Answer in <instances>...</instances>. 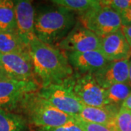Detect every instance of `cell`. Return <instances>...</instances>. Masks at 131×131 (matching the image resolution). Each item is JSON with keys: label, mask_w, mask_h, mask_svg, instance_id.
Here are the masks:
<instances>
[{"label": "cell", "mask_w": 131, "mask_h": 131, "mask_svg": "<svg viewBox=\"0 0 131 131\" xmlns=\"http://www.w3.org/2000/svg\"><path fill=\"white\" fill-rule=\"evenodd\" d=\"M29 54L36 80L41 88L61 83L74 74L66 54L57 47L36 39L29 44Z\"/></svg>", "instance_id": "6da1fadb"}, {"label": "cell", "mask_w": 131, "mask_h": 131, "mask_svg": "<svg viewBox=\"0 0 131 131\" xmlns=\"http://www.w3.org/2000/svg\"><path fill=\"white\" fill-rule=\"evenodd\" d=\"M76 14L62 7H44L36 11L34 28L38 39L56 47L77 24Z\"/></svg>", "instance_id": "7a4b0ae2"}, {"label": "cell", "mask_w": 131, "mask_h": 131, "mask_svg": "<svg viewBox=\"0 0 131 131\" xmlns=\"http://www.w3.org/2000/svg\"><path fill=\"white\" fill-rule=\"evenodd\" d=\"M38 91L28 94L18 108L26 121L37 127L61 126L74 121L76 117L57 109L42 98Z\"/></svg>", "instance_id": "3957f363"}, {"label": "cell", "mask_w": 131, "mask_h": 131, "mask_svg": "<svg viewBox=\"0 0 131 131\" xmlns=\"http://www.w3.org/2000/svg\"><path fill=\"white\" fill-rule=\"evenodd\" d=\"M38 92L57 109L73 117H77L84 106L73 90V76L61 83L42 87Z\"/></svg>", "instance_id": "277c9868"}, {"label": "cell", "mask_w": 131, "mask_h": 131, "mask_svg": "<svg viewBox=\"0 0 131 131\" xmlns=\"http://www.w3.org/2000/svg\"><path fill=\"white\" fill-rule=\"evenodd\" d=\"M78 21L101 38L119 30L122 26L120 15L101 5L80 15Z\"/></svg>", "instance_id": "5b68a950"}, {"label": "cell", "mask_w": 131, "mask_h": 131, "mask_svg": "<svg viewBox=\"0 0 131 131\" xmlns=\"http://www.w3.org/2000/svg\"><path fill=\"white\" fill-rule=\"evenodd\" d=\"M41 85L37 81H19L7 79L0 81V108L12 112L18 108L24 98L37 92Z\"/></svg>", "instance_id": "8992f818"}, {"label": "cell", "mask_w": 131, "mask_h": 131, "mask_svg": "<svg viewBox=\"0 0 131 131\" xmlns=\"http://www.w3.org/2000/svg\"><path fill=\"white\" fill-rule=\"evenodd\" d=\"M73 90L84 106L99 107L108 105L106 90L98 84L93 74H74Z\"/></svg>", "instance_id": "52a82bcc"}, {"label": "cell", "mask_w": 131, "mask_h": 131, "mask_svg": "<svg viewBox=\"0 0 131 131\" xmlns=\"http://www.w3.org/2000/svg\"><path fill=\"white\" fill-rule=\"evenodd\" d=\"M101 39L77 21L74 28L58 44L57 47L67 52L99 50Z\"/></svg>", "instance_id": "ba28073f"}, {"label": "cell", "mask_w": 131, "mask_h": 131, "mask_svg": "<svg viewBox=\"0 0 131 131\" xmlns=\"http://www.w3.org/2000/svg\"><path fill=\"white\" fill-rule=\"evenodd\" d=\"M0 67L13 80L37 81L29 51L1 54Z\"/></svg>", "instance_id": "9c48e42d"}, {"label": "cell", "mask_w": 131, "mask_h": 131, "mask_svg": "<svg viewBox=\"0 0 131 131\" xmlns=\"http://www.w3.org/2000/svg\"><path fill=\"white\" fill-rule=\"evenodd\" d=\"M15 31L27 45L36 39L34 21L36 9L31 1H14Z\"/></svg>", "instance_id": "30bf717a"}, {"label": "cell", "mask_w": 131, "mask_h": 131, "mask_svg": "<svg viewBox=\"0 0 131 131\" xmlns=\"http://www.w3.org/2000/svg\"><path fill=\"white\" fill-rule=\"evenodd\" d=\"M100 52L108 61L130 59L131 47L121 28L101 39Z\"/></svg>", "instance_id": "8fae6325"}, {"label": "cell", "mask_w": 131, "mask_h": 131, "mask_svg": "<svg viewBox=\"0 0 131 131\" xmlns=\"http://www.w3.org/2000/svg\"><path fill=\"white\" fill-rule=\"evenodd\" d=\"M130 59L108 61L101 69L94 73V78L104 89L113 84L127 82Z\"/></svg>", "instance_id": "7c38bea8"}, {"label": "cell", "mask_w": 131, "mask_h": 131, "mask_svg": "<svg viewBox=\"0 0 131 131\" xmlns=\"http://www.w3.org/2000/svg\"><path fill=\"white\" fill-rule=\"evenodd\" d=\"M69 64L78 74H93L101 69L108 61L100 50L66 52Z\"/></svg>", "instance_id": "4fadbf2b"}, {"label": "cell", "mask_w": 131, "mask_h": 131, "mask_svg": "<svg viewBox=\"0 0 131 131\" xmlns=\"http://www.w3.org/2000/svg\"><path fill=\"white\" fill-rule=\"evenodd\" d=\"M120 107L115 105L99 107L83 106L80 113L76 117L84 122L102 125L114 130L115 119Z\"/></svg>", "instance_id": "5bb4252c"}, {"label": "cell", "mask_w": 131, "mask_h": 131, "mask_svg": "<svg viewBox=\"0 0 131 131\" xmlns=\"http://www.w3.org/2000/svg\"><path fill=\"white\" fill-rule=\"evenodd\" d=\"M29 51V46L16 31H0V53L10 54Z\"/></svg>", "instance_id": "9a60e30c"}, {"label": "cell", "mask_w": 131, "mask_h": 131, "mask_svg": "<svg viewBox=\"0 0 131 131\" xmlns=\"http://www.w3.org/2000/svg\"><path fill=\"white\" fill-rule=\"evenodd\" d=\"M26 122L24 116L0 108V131H26Z\"/></svg>", "instance_id": "2e32d148"}, {"label": "cell", "mask_w": 131, "mask_h": 131, "mask_svg": "<svg viewBox=\"0 0 131 131\" xmlns=\"http://www.w3.org/2000/svg\"><path fill=\"white\" fill-rule=\"evenodd\" d=\"M108 105L121 106L122 103L131 94V87L127 82L113 84L105 89Z\"/></svg>", "instance_id": "e0dca14e"}, {"label": "cell", "mask_w": 131, "mask_h": 131, "mask_svg": "<svg viewBox=\"0 0 131 131\" xmlns=\"http://www.w3.org/2000/svg\"><path fill=\"white\" fill-rule=\"evenodd\" d=\"M51 2L54 5L62 7L65 9L82 15L100 5L98 0H52Z\"/></svg>", "instance_id": "ac0fdd59"}, {"label": "cell", "mask_w": 131, "mask_h": 131, "mask_svg": "<svg viewBox=\"0 0 131 131\" xmlns=\"http://www.w3.org/2000/svg\"><path fill=\"white\" fill-rule=\"evenodd\" d=\"M0 31H15L14 1L5 0L0 5Z\"/></svg>", "instance_id": "d6986e66"}, {"label": "cell", "mask_w": 131, "mask_h": 131, "mask_svg": "<svg viewBox=\"0 0 131 131\" xmlns=\"http://www.w3.org/2000/svg\"><path fill=\"white\" fill-rule=\"evenodd\" d=\"M115 131H131V112L120 107L114 122Z\"/></svg>", "instance_id": "ffe728a7"}, {"label": "cell", "mask_w": 131, "mask_h": 131, "mask_svg": "<svg viewBox=\"0 0 131 131\" xmlns=\"http://www.w3.org/2000/svg\"><path fill=\"white\" fill-rule=\"evenodd\" d=\"M100 5L107 7L119 14H122L131 6V0H102Z\"/></svg>", "instance_id": "44dd1931"}, {"label": "cell", "mask_w": 131, "mask_h": 131, "mask_svg": "<svg viewBox=\"0 0 131 131\" xmlns=\"http://www.w3.org/2000/svg\"><path fill=\"white\" fill-rule=\"evenodd\" d=\"M75 122L83 131H115L112 127L102 125L84 122L77 117H75Z\"/></svg>", "instance_id": "7402d4cb"}, {"label": "cell", "mask_w": 131, "mask_h": 131, "mask_svg": "<svg viewBox=\"0 0 131 131\" xmlns=\"http://www.w3.org/2000/svg\"><path fill=\"white\" fill-rule=\"evenodd\" d=\"M37 131H83L74 121L68 122L61 126L38 127Z\"/></svg>", "instance_id": "603a6c76"}, {"label": "cell", "mask_w": 131, "mask_h": 131, "mask_svg": "<svg viewBox=\"0 0 131 131\" xmlns=\"http://www.w3.org/2000/svg\"><path fill=\"white\" fill-rule=\"evenodd\" d=\"M122 26H131V6L120 14Z\"/></svg>", "instance_id": "cb8c5ba5"}, {"label": "cell", "mask_w": 131, "mask_h": 131, "mask_svg": "<svg viewBox=\"0 0 131 131\" xmlns=\"http://www.w3.org/2000/svg\"><path fill=\"white\" fill-rule=\"evenodd\" d=\"M121 31L131 47V26H122Z\"/></svg>", "instance_id": "d4e9b609"}, {"label": "cell", "mask_w": 131, "mask_h": 131, "mask_svg": "<svg viewBox=\"0 0 131 131\" xmlns=\"http://www.w3.org/2000/svg\"><path fill=\"white\" fill-rule=\"evenodd\" d=\"M121 106L131 112V94L127 98L126 100L122 103Z\"/></svg>", "instance_id": "484cf974"}, {"label": "cell", "mask_w": 131, "mask_h": 131, "mask_svg": "<svg viewBox=\"0 0 131 131\" xmlns=\"http://www.w3.org/2000/svg\"><path fill=\"white\" fill-rule=\"evenodd\" d=\"M7 79H11V78H9V77L6 74L5 71L0 67V81L7 80Z\"/></svg>", "instance_id": "4316f807"}, {"label": "cell", "mask_w": 131, "mask_h": 131, "mask_svg": "<svg viewBox=\"0 0 131 131\" xmlns=\"http://www.w3.org/2000/svg\"><path fill=\"white\" fill-rule=\"evenodd\" d=\"M127 83L130 85L131 87V58L129 63V69H128V81Z\"/></svg>", "instance_id": "83f0119b"}, {"label": "cell", "mask_w": 131, "mask_h": 131, "mask_svg": "<svg viewBox=\"0 0 131 131\" xmlns=\"http://www.w3.org/2000/svg\"><path fill=\"white\" fill-rule=\"evenodd\" d=\"M5 0H0V5H2L4 2H5Z\"/></svg>", "instance_id": "f1b7e54d"}, {"label": "cell", "mask_w": 131, "mask_h": 131, "mask_svg": "<svg viewBox=\"0 0 131 131\" xmlns=\"http://www.w3.org/2000/svg\"><path fill=\"white\" fill-rule=\"evenodd\" d=\"M0 56H1V53H0Z\"/></svg>", "instance_id": "f546056e"}]
</instances>
